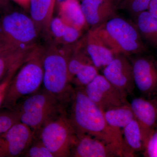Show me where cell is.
<instances>
[{"instance_id":"1","label":"cell","mask_w":157,"mask_h":157,"mask_svg":"<svg viewBox=\"0 0 157 157\" xmlns=\"http://www.w3.org/2000/svg\"><path fill=\"white\" fill-rule=\"evenodd\" d=\"M67 107V113L77 135L96 137L117 147L122 152V132L107 124L104 111L90 100L84 88H74Z\"/></svg>"},{"instance_id":"2","label":"cell","mask_w":157,"mask_h":157,"mask_svg":"<svg viewBox=\"0 0 157 157\" xmlns=\"http://www.w3.org/2000/svg\"><path fill=\"white\" fill-rule=\"evenodd\" d=\"M43 47L36 45L6 87L0 107L14 109L23 99L37 91L43 78Z\"/></svg>"},{"instance_id":"3","label":"cell","mask_w":157,"mask_h":157,"mask_svg":"<svg viewBox=\"0 0 157 157\" xmlns=\"http://www.w3.org/2000/svg\"><path fill=\"white\" fill-rule=\"evenodd\" d=\"M43 47L42 88L68 105L74 88L69 80L67 53L52 42Z\"/></svg>"},{"instance_id":"4","label":"cell","mask_w":157,"mask_h":157,"mask_svg":"<svg viewBox=\"0 0 157 157\" xmlns=\"http://www.w3.org/2000/svg\"><path fill=\"white\" fill-rule=\"evenodd\" d=\"M94 29L115 55L128 56L146 51L135 22L115 17Z\"/></svg>"},{"instance_id":"5","label":"cell","mask_w":157,"mask_h":157,"mask_svg":"<svg viewBox=\"0 0 157 157\" xmlns=\"http://www.w3.org/2000/svg\"><path fill=\"white\" fill-rule=\"evenodd\" d=\"M67 105L40 88L23 99L17 105L20 122L36 133L48 121L67 112Z\"/></svg>"},{"instance_id":"6","label":"cell","mask_w":157,"mask_h":157,"mask_svg":"<svg viewBox=\"0 0 157 157\" xmlns=\"http://www.w3.org/2000/svg\"><path fill=\"white\" fill-rule=\"evenodd\" d=\"M31 17L12 9L0 16V52L36 45L39 36Z\"/></svg>"},{"instance_id":"7","label":"cell","mask_w":157,"mask_h":157,"mask_svg":"<svg viewBox=\"0 0 157 157\" xmlns=\"http://www.w3.org/2000/svg\"><path fill=\"white\" fill-rule=\"evenodd\" d=\"M36 134L54 157H70L77 139L67 111L46 123Z\"/></svg>"},{"instance_id":"8","label":"cell","mask_w":157,"mask_h":157,"mask_svg":"<svg viewBox=\"0 0 157 157\" xmlns=\"http://www.w3.org/2000/svg\"><path fill=\"white\" fill-rule=\"evenodd\" d=\"M84 90L90 100L103 111L129 103L127 95L113 85L103 75L98 74Z\"/></svg>"},{"instance_id":"9","label":"cell","mask_w":157,"mask_h":157,"mask_svg":"<svg viewBox=\"0 0 157 157\" xmlns=\"http://www.w3.org/2000/svg\"><path fill=\"white\" fill-rule=\"evenodd\" d=\"M36 133L21 122L0 135V157L22 156Z\"/></svg>"},{"instance_id":"10","label":"cell","mask_w":157,"mask_h":157,"mask_svg":"<svg viewBox=\"0 0 157 157\" xmlns=\"http://www.w3.org/2000/svg\"><path fill=\"white\" fill-rule=\"evenodd\" d=\"M132 64L135 86L143 98L157 97V60L149 56H138Z\"/></svg>"},{"instance_id":"11","label":"cell","mask_w":157,"mask_h":157,"mask_svg":"<svg viewBox=\"0 0 157 157\" xmlns=\"http://www.w3.org/2000/svg\"><path fill=\"white\" fill-rule=\"evenodd\" d=\"M103 76L115 87L127 96L133 94L135 87L132 63L126 56L116 55L103 69Z\"/></svg>"},{"instance_id":"12","label":"cell","mask_w":157,"mask_h":157,"mask_svg":"<svg viewBox=\"0 0 157 157\" xmlns=\"http://www.w3.org/2000/svg\"><path fill=\"white\" fill-rule=\"evenodd\" d=\"M130 104L140 127L144 150L157 126V104L154 98H137Z\"/></svg>"},{"instance_id":"13","label":"cell","mask_w":157,"mask_h":157,"mask_svg":"<svg viewBox=\"0 0 157 157\" xmlns=\"http://www.w3.org/2000/svg\"><path fill=\"white\" fill-rule=\"evenodd\" d=\"M77 135L70 157H122L121 151L117 147L89 135Z\"/></svg>"},{"instance_id":"14","label":"cell","mask_w":157,"mask_h":157,"mask_svg":"<svg viewBox=\"0 0 157 157\" xmlns=\"http://www.w3.org/2000/svg\"><path fill=\"white\" fill-rule=\"evenodd\" d=\"M80 6L86 24L95 29L116 16L118 5L117 0H82Z\"/></svg>"},{"instance_id":"15","label":"cell","mask_w":157,"mask_h":157,"mask_svg":"<svg viewBox=\"0 0 157 157\" xmlns=\"http://www.w3.org/2000/svg\"><path fill=\"white\" fill-rule=\"evenodd\" d=\"M83 41L88 54L94 65L98 69H104L115 56L94 29L89 30Z\"/></svg>"},{"instance_id":"16","label":"cell","mask_w":157,"mask_h":157,"mask_svg":"<svg viewBox=\"0 0 157 157\" xmlns=\"http://www.w3.org/2000/svg\"><path fill=\"white\" fill-rule=\"evenodd\" d=\"M36 45L0 52V85L13 78Z\"/></svg>"},{"instance_id":"17","label":"cell","mask_w":157,"mask_h":157,"mask_svg":"<svg viewBox=\"0 0 157 157\" xmlns=\"http://www.w3.org/2000/svg\"><path fill=\"white\" fill-rule=\"evenodd\" d=\"M55 7V0H30V17L35 24L39 34L48 39Z\"/></svg>"},{"instance_id":"18","label":"cell","mask_w":157,"mask_h":157,"mask_svg":"<svg viewBox=\"0 0 157 157\" xmlns=\"http://www.w3.org/2000/svg\"><path fill=\"white\" fill-rule=\"evenodd\" d=\"M122 156L133 157L135 153L143 151L144 146L139 124L135 119L123 128Z\"/></svg>"},{"instance_id":"19","label":"cell","mask_w":157,"mask_h":157,"mask_svg":"<svg viewBox=\"0 0 157 157\" xmlns=\"http://www.w3.org/2000/svg\"><path fill=\"white\" fill-rule=\"evenodd\" d=\"M57 9L59 17L66 24L81 31L87 25L78 0H68Z\"/></svg>"},{"instance_id":"20","label":"cell","mask_w":157,"mask_h":157,"mask_svg":"<svg viewBox=\"0 0 157 157\" xmlns=\"http://www.w3.org/2000/svg\"><path fill=\"white\" fill-rule=\"evenodd\" d=\"M135 19L142 39L150 45L157 47V18L145 11L140 13Z\"/></svg>"},{"instance_id":"21","label":"cell","mask_w":157,"mask_h":157,"mask_svg":"<svg viewBox=\"0 0 157 157\" xmlns=\"http://www.w3.org/2000/svg\"><path fill=\"white\" fill-rule=\"evenodd\" d=\"M107 124L114 128H123L135 119L129 103L104 111Z\"/></svg>"},{"instance_id":"22","label":"cell","mask_w":157,"mask_h":157,"mask_svg":"<svg viewBox=\"0 0 157 157\" xmlns=\"http://www.w3.org/2000/svg\"><path fill=\"white\" fill-rule=\"evenodd\" d=\"M98 74V69L93 64L86 65L75 75L71 84H74L75 88H84Z\"/></svg>"},{"instance_id":"23","label":"cell","mask_w":157,"mask_h":157,"mask_svg":"<svg viewBox=\"0 0 157 157\" xmlns=\"http://www.w3.org/2000/svg\"><path fill=\"white\" fill-rule=\"evenodd\" d=\"M117 5L135 18L140 13L147 11L151 0H117Z\"/></svg>"},{"instance_id":"24","label":"cell","mask_w":157,"mask_h":157,"mask_svg":"<svg viewBox=\"0 0 157 157\" xmlns=\"http://www.w3.org/2000/svg\"><path fill=\"white\" fill-rule=\"evenodd\" d=\"M24 157H54L36 135L22 155Z\"/></svg>"},{"instance_id":"25","label":"cell","mask_w":157,"mask_h":157,"mask_svg":"<svg viewBox=\"0 0 157 157\" xmlns=\"http://www.w3.org/2000/svg\"><path fill=\"white\" fill-rule=\"evenodd\" d=\"M20 121L19 112L17 108L6 109L0 112V135Z\"/></svg>"},{"instance_id":"26","label":"cell","mask_w":157,"mask_h":157,"mask_svg":"<svg viewBox=\"0 0 157 157\" xmlns=\"http://www.w3.org/2000/svg\"><path fill=\"white\" fill-rule=\"evenodd\" d=\"M66 25L63 20L59 16L53 17L51 21L49 26V38L50 36L52 37L54 41V43L56 45H59L63 36Z\"/></svg>"},{"instance_id":"27","label":"cell","mask_w":157,"mask_h":157,"mask_svg":"<svg viewBox=\"0 0 157 157\" xmlns=\"http://www.w3.org/2000/svg\"><path fill=\"white\" fill-rule=\"evenodd\" d=\"M81 33L82 31L72 26L66 25L63 36L59 45H67L75 43L81 36Z\"/></svg>"},{"instance_id":"28","label":"cell","mask_w":157,"mask_h":157,"mask_svg":"<svg viewBox=\"0 0 157 157\" xmlns=\"http://www.w3.org/2000/svg\"><path fill=\"white\" fill-rule=\"evenodd\" d=\"M144 156L157 157V126L143 151Z\"/></svg>"},{"instance_id":"29","label":"cell","mask_w":157,"mask_h":157,"mask_svg":"<svg viewBox=\"0 0 157 157\" xmlns=\"http://www.w3.org/2000/svg\"><path fill=\"white\" fill-rule=\"evenodd\" d=\"M11 9L10 0H0V16Z\"/></svg>"},{"instance_id":"30","label":"cell","mask_w":157,"mask_h":157,"mask_svg":"<svg viewBox=\"0 0 157 157\" xmlns=\"http://www.w3.org/2000/svg\"><path fill=\"white\" fill-rule=\"evenodd\" d=\"M147 11L154 17L157 18V0H151Z\"/></svg>"},{"instance_id":"31","label":"cell","mask_w":157,"mask_h":157,"mask_svg":"<svg viewBox=\"0 0 157 157\" xmlns=\"http://www.w3.org/2000/svg\"><path fill=\"white\" fill-rule=\"evenodd\" d=\"M11 80V79H8V80L4 82L3 83L0 85V106H1V103H2V101L6 87H7L9 82Z\"/></svg>"},{"instance_id":"32","label":"cell","mask_w":157,"mask_h":157,"mask_svg":"<svg viewBox=\"0 0 157 157\" xmlns=\"http://www.w3.org/2000/svg\"><path fill=\"white\" fill-rule=\"evenodd\" d=\"M13 1L24 9H29L30 0H13Z\"/></svg>"},{"instance_id":"33","label":"cell","mask_w":157,"mask_h":157,"mask_svg":"<svg viewBox=\"0 0 157 157\" xmlns=\"http://www.w3.org/2000/svg\"><path fill=\"white\" fill-rule=\"evenodd\" d=\"M68 0H55V6H56L57 8H58L60 6H61L63 4L66 2Z\"/></svg>"},{"instance_id":"34","label":"cell","mask_w":157,"mask_h":157,"mask_svg":"<svg viewBox=\"0 0 157 157\" xmlns=\"http://www.w3.org/2000/svg\"><path fill=\"white\" fill-rule=\"evenodd\" d=\"M154 99H155V100L157 104V97H156V98H154Z\"/></svg>"},{"instance_id":"35","label":"cell","mask_w":157,"mask_h":157,"mask_svg":"<svg viewBox=\"0 0 157 157\" xmlns=\"http://www.w3.org/2000/svg\"><path fill=\"white\" fill-rule=\"evenodd\" d=\"M79 1H82V0H79Z\"/></svg>"}]
</instances>
